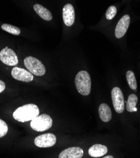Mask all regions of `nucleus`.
I'll return each mask as SVG.
<instances>
[{"instance_id": "f257e3e1", "label": "nucleus", "mask_w": 140, "mask_h": 158, "mask_svg": "<svg viewBox=\"0 0 140 158\" xmlns=\"http://www.w3.org/2000/svg\"><path fill=\"white\" fill-rule=\"evenodd\" d=\"M39 109L35 104H27L15 110L13 117L20 122L31 121L39 115Z\"/></svg>"}, {"instance_id": "f03ea898", "label": "nucleus", "mask_w": 140, "mask_h": 158, "mask_svg": "<svg viewBox=\"0 0 140 158\" xmlns=\"http://www.w3.org/2000/svg\"><path fill=\"white\" fill-rule=\"evenodd\" d=\"M76 88L82 95L87 96L91 92V79L89 73L85 71H80L75 77Z\"/></svg>"}, {"instance_id": "7ed1b4c3", "label": "nucleus", "mask_w": 140, "mask_h": 158, "mask_svg": "<svg viewBox=\"0 0 140 158\" xmlns=\"http://www.w3.org/2000/svg\"><path fill=\"white\" fill-rule=\"evenodd\" d=\"M52 118L47 114L38 115L30 122V127L37 132L48 130L52 127Z\"/></svg>"}, {"instance_id": "20e7f679", "label": "nucleus", "mask_w": 140, "mask_h": 158, "mask_svg": "<svg viewBox=\"0 0 140 158\" xmlns=\"http://www.w3.org/2000/svg\"><path fill=\"white\" fill-rule=\"evenodd\" d=\"M24 65L32 74L36 76H42L45 73V68L44 64L37 58L28 56L24 59Z\"/></svg>"}, {"instance_id": "39448f33", "label": "nucleus", "mask_w": 140, "mask_h": 158, "mask_svg": "<svg viewBox=\"0 0 140 158\" xmlns=\"http://www.w3.org/2000/svg\"><path fill=\"white\" fill-rule=\"evenodd\" d=\"M0 60L9 66H15L19 63V59L16 53L8 47H5L0 51Z\"/></svg>"}, {"instance_id": "423d86ee", "label": "nucleus", "mask_w": 140, "mask_h": 158, "mask_svg": "<svg viewBox=\"0 0 140 158\" xmlns=\"http://www.w3.org/2000/svg\"><path fill=\"white\" fill-rule=\"evenodd\" d=\"M111 96L115 111L118 114H122L125 106L122 91L119 87H114L112 90Z\"/></svg>"}, {"instance_id": "0eeeda50", "label": "nucleus", "mask_w": 140, "mask_h": 158, "mask_svg": "<svg viewBox=\"0 0 140 158\" xmlns=\"http://www.w3.org/2000/svg\"><path fill=\"white\" fill-rule=\"evenodd\" d=\"M35 145L39 148H50L56 143V137L51 133L37 136L34 140Z\"/></svg>"}, {"instance_id": "6e6552de", "label": "nucleus", "mask_w": 140, "mask_h": 158, "mask_svg": "<svg viewBox=\"0 0 140 158\" xmlns=\"http://www.w3.org/2000/svg\"><path fill=\"white\" fill-rule=\"evenodd\" d=\"M11 76L15 80L23 82H31L34 80V76L30 71L18 67L12 69Z\"/></svg>"}, {"instance_id": "1a4fd4ad", "label": "nucleus", "mask_w": 140, "mask_h": 158, "mask_svg": "<svg viewBox=\"0 0 140 158\" xmlns=\"http://www.w3.org/2000/svg\"><path fill=\"white\" fill-rule=\"evenodd\" d=\"M130 17L129 15H125L118 22L116 29L115 36L117 39L122 38L126 34L130 24Z\"/></svg>"}, {"instance_id": "9d476101", "label": "nucleus", "mask_w": 140, "mask_h": 158, "mask_svg": "<svg viewBox=\"0 0 140 158\" xmlns=\"http://www.w3.org/2000/svg\"><path fill=\"white\" fill-rule=\"evenodd\" d=\"M63 19L66 26L70 27L73 25L75 19V13L74 7L71 4L68 3L63 6Z\"/></svg>"}, {"instance_id": "9b49d317", "label": "nucleus", "mask_w": 140, "mask_h": 158, "mask_svg": "<svg viewBox=\"0 0 140 158\" xmlns=\"http://www.w3.org/2000/svg\"><path fill=\"white\" fill-rule=\"evenodd\" d=\"M83 156V151L79 147H72L66 149L59 155V158H81Z\"/></svg>"}, {"instance_id": "f8f14e48", "label": "nucleus", "mask_w": 140, "mask_h": 158, "mask_svg": "<svg viewBox=\"0 0 140 158\" xmlns=\"http://www.w3.org/2000/svg\"><path fill=\"white\" fill-rule=\"evenodd\" d=\"M34 10L40 18L45 21H51L53 19L51 12L40 4H36L34 6Z\"/></svg>"}, {"instance_id": "ddd939ff", "label": "nucleus", "mask_w": 140, "mask_h": 158, "mask_svg": "<svg viewBox=\"0 0 140 158\" xmlns=\"http://www.w3.org/2000/svg\"><path fill=\"white\" fill-rule=\"evenodd\" d=\"M107 151V148L105 146L97 144L90 148L88 154L93 157H99L105 155Z\"/></svg>"}, {"instance_id": "4468645a", "label": "nucleus", "mask_w": 140, "mask_h": 158, "mask_svg": "<svg viewBox=\"0 0 140 158\" xmlns=\"http://www.w3.org/2000/svg\"><path fill=\"white\" fill-rule=\"evenodd\" d=\"M99 114L100 119L104 122H109L112 118V112L110 107L105 103H102L99 108Z\"/></svg>"}, {"instance_id": "2eb2a0df", "label": "nucleus", "mask_w": 140, "mask_h": 158, "mask_svg": "<svg viewBox=\"0 0 140 158\" xmlns=\"http://www.w3.org/2000/svg\"><path fill=\"white\" fill-rule=\"evenodd\" d=\"M138 102V97L135 94H131L128 97V99L126 102V108L129 112H133L134 108L136 107Z\"/></svg>"}, {"instance_id": "dca6fc26", "label": "nucleus", "mask_w": 140, "mask_h": 158, "mask_svg": "<svg viewBox=\"0 0 140 158\" xmlns=\"http://www.w3.org/2000/svg\"><path fill=\"white\" fill-rule=\"evenodd\" d=\"M2 28L7 32L13 34L14 35H19L21 33V30L19 28L15 27L14 25H11L10 24L4 23L2 25Z\"/></svg>"}, {"instance_id": "f3484780", "label": "nucleus", "mask_w": 140, "mask_h": 158, "mask_svg": "<svg viewBox=\"0 0 140 158\" xmlns=\"http://www.w3.org/2000/svg\"><path fill=\"white\" fill-rule=\"evenodd\" d=\"M126 79L131 89L133 90H136L137 89V82L135 74L132 71H127Z\"/></svg>"}, {"instance_id": "a211bd4d", "label": "nucleus", "mask_w": 140, "mask_h": 158, "mask_svg": "<svg viewBox=\"0 0 140 158\" xmlns=\"http://www.w3.org/2000/svg\"><path fill=\"white\" fill-rule=\"evenodd\" d=\"M117 13V8L115 6H111L108 8L105 17L107 20H111L114 18Z\"/></svg>"}, {"instance_id": "6ab92c4d", "label": "nucleus", "mask_w": 140, "mask_h": 158, "mask_svg": "<svg viewBox=\"0 0 140 158\" xmlns=\"http://www.w3.org/2000/svg\"><path fill=\"white\" fill-rule=\"evenodd\" d=\"M8 131V125L5 121L0 119V138L4 137Z\"/></svg>"}, {"instance_id": "aec40b11", "label": "nucleus", "mask_w": 140, "mask_h": 158, "mask_svg": "<svg viewBox=\"0 0 140 158\" xmlns=\"http://www.w3.org/2000/svg\"><path fill=\"white\" fill-rule=\"evenodd\" d=\"M5 88H6V86L4 81L0 80V93L4 91V90L5 89Z\"/></svg>"}, {"instance_id": "412c9836", "label": "nucleus", "mask_w": 140, "mask_h": 158, "mask_svg": "<svg viewBox=\"0 0 140 158\" xmlns=\"http://www.w3.org/2000/svg\"><path fill=\"white\" fill-rule=\"evenodd\" d=\"M104 157V158H113L114 157L112 156H107Z\"/></svg>"}, {"instance_id": "4be33fe9", "label": "nucleus", "mask_w": 140, "mask_h": 158, "mask_svg": "<svg viewBox=\"0 0 140 158\" xmlns=\"http://www.w3.org/2000/svg\"><path fill=\"white\" fill-rule=\"evenodd\" d=\"M136 111H137V108H136V107H135L134 108V112H136Z\"/></svg>"}]
</instances>
